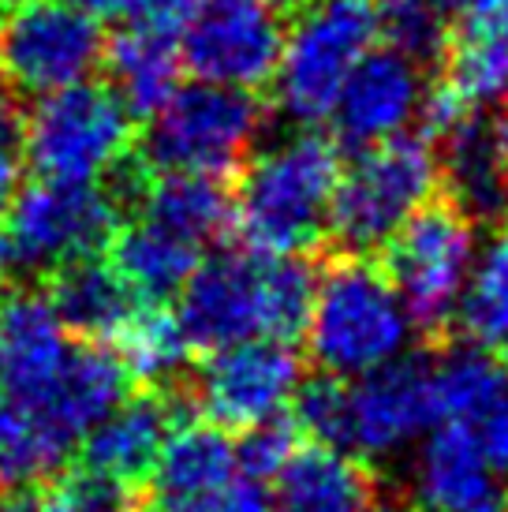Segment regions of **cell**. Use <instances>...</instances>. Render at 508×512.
<instances>
[{
  "instance_id": "6da1fadb",
  "label": "cell",
  "mask_w": 508,
  "mask_h": 512,
  "mask_svg": "<svg viewBox=\"0 0 508 512\" xmlns=\"http://www.w3.org/2000/svg\"><path fill=\"white\" fill-rule=\"evenodd\" d=\"M314 273L303 258L217 251L198 258L195 273L180 288L176 318L191 348H225L251 337L296 341L311 311Z\"/></svg>"
},
{
  "instance_id": "7a4b0ae2",
  "label": "cell",
  "mask_w": 508,
  "mask_h": 512,
  "mask_svg": "<svg viewBox=\"0 0 508 512\" xmlns=\"http://www.w3.org/2000/svg\"><path fill=\"white\" fill-rule=\"evenodd\" d=\"M340 146L314 128L281 135L243 161L232 228L247 251L303 258L325 236Z\"/></svg>"
},
{
  "instance_id": "3957f363",
  "label": "cell",
  "mask_w": 508,
  "mask_h": 512,
  "mask_svg": "<svg viewBox=\"0 0 508 512\" xmlns=\"http://www.w3.org/2000/svg\"><path fill=\"white\" fill-rule=\"evenodd\" d=\"M303 337L322 374L359 378L408 356L415 322L389 273L363 258H344L314 277Z\"/></svg>"
},
{
  "instance_id": "277c9868",
  "label": "cell",
  "mask_w": 508,
  "mask_h": 512,
  "mask_svg": "<svg viewBox=\"0 0 508 512\" xmlns=\"http://www.w3.org/2000/svg\"><path fill=\"white\" fill-rule=\"evenodd\" d=\"M438 184L441 161L426 135L404 131L359 146V154L340 165L325 232H333V240L352 255L378 251L426 202H434Z\"/></svg>"
},
{
  "instance_id": "5b68a950",
  "label": "cell",
  "mask_w": 508,
  "mask_h": 512,
  "mask_svg": "<svg viewBox=\"0 0 508 512\" xmlns=\"http://www.w3.org/2000/svg\"><path fill=\"white\" fill-rule=\"evenodd\" d=\"M378 42L374 0H318L284 27L281 57L269 75L284 120L318 128L329 120L340 90Z\"/></svg>"
},
{
  "instance_id": "8992f818",
  "label": "cell",
  "mask_w": 508,
  "mask_h": 512,
  "mask_svg": "<svg viewBox=\"0 0 508 512\" xmlns=\"http://www.w3.org/2000/svg\"><path fill=\"white\" fill-rule=\"evenodd\" d=\"M266 113L254 90L195 79L176 86L172 98L150 116L139 161L150 172H202L228 176L258 150Z\"/></svg>"
},
{
  "instance_id": "52a82bcc",
  "label": "cell",
  "mask_w": 508,
  "mask_h": 512,
  "mask_svg": "<svg viewBox=\"0 0 508 512\" xmlns=\"http://www.w3.org/2000/svg\"><path fill=\"white\" fill-rule=\"evenodd\" d=\"M135 150V116L124 109L109 83H71L42 94L27 113L23 154L38 176L53 180H98L101 172Z\"/></svg>"
},
{
  "instance_id": "ba28073f",
  "label": "cell",
  "mask_w": 508,
  "mask_h": 512,
  "mask_svg": "<svg viewBox=\"0 0 508 512\" xmlns=\"http://www.w3.org/2000/svg\"><path fill=\"white\" fill-rule=\"evenodd\" d=\"M385 247V273L415 329L434 333L452 326L479 251L475 217H467L456 202H426Z\"/></svg>"
},
{
  "instance_id": "9c48e42d",
  "label": "cell",
  "mask_w": 508,
  "mask_h": 512,
  "mask_svg": "<svg viewBox=\"0 0 508 512\" xmlns=\"http://www.w3.org/2000/svg\"><path fill=\"white\" fill-rule=\"evenodd\" d=\"M8 240L15 266L49 273L86 255H105L127 217L101 180H53L38 176L15 191L8 206Z\"/></svg>"
},
{
  "instance_id": "30bf717a",
  "label": "cell",
  "mask_w": 508,
  "mask_h": 512,
  "mask_svg": "<svg viewBox=\"0 0 508 512\" xmlns=\"http://www.w3.org/2000/svg\"><path fill=\"white\" fill-rule=\"evenodd\" d=\"M438 423L430 363L400 356L370 374L340 378L337 430L329 445H340L359 460H389Z\"/></svg>"
},
{
  "instance_id": "8fae6325",
  "label": "cell",
  "mask_w": 508,
  "mask_h": 512,
  "mask_svg": "<svg viewBox=\"0 0 508 512\" xmlns=\"http://www.w3.org/2000/svg\"><path fill=\"white\" fill-rule=\"evenodd\" d=\"M98 19L57 0H15L0 19V72L15 94H53L101 68Z\"/></svg>"
},
{
  "instance_id": "7c38bea8",
  "label": "cell",
  "mask_w": 508,
  "mask_h": 512,
  "mask_svg": "<svg viewBox=\"0 0 508 512\" xmlns=\"http://www.w3.org/2000/svg\"><path fill=\"white\" fill-rule=\"evenodd\" d=\"M303 389V359L292 341L251 337L213 348L195 374V408L221 430L281 419Z\"/></svg>"
},
{
  "instance_id": "4fadbf2b",
  "label": "cell",
  "mask_w": 508,
  "mask_h": 512,
  "mask_svg": "<svg viewBox=\"0 0 508 512\" xmlns=\"http://www.w3.org/2000/svg\"><path fill=\"white\" fill-rule=\"evenodd\" d=\"M284 42L273 0H206L180 30V64L202 83L258 90L269 83Z\"/></svg>"
},
{
  "instance_id": "5bb4252c",
  "label": "cell",
  "mask_w": 508,
  "mask_h": 512,
  "mask_svg": "<svg viewBox=\"0 0 508 512\" xmlns=\"http://www.w3.org/2000/svg\"><path fill=\"white\" fill-rule=\"evenodd\" d=\"M419 512H501L505 483L464 423H438L415 441L408 475Z\"/></svg>"
},
{
  "instance_id": "9a60e30c",
  "label": "cell",
  "mask_w": 508,
  "mask_h": 512,
  "mask_svg": "<svg viewBox=\"0 0 508 512\" xmlns=\"http://www.w3.org/2000/svg\"><path fill=\"white\" fill-rule=\"evenodd\" d=\"M426 94L423 64L396 53V49H370L348 75L329 124L352 146H370L393 139L419 120V105Z\"/></svg>"
},
{
  "instance_id": "2e32d148",
  "label": "cell",
  "mask_w": 508,
  "mask_h": 512,
  "mask_svg": "<svg viewBox=\"0 0 508 512\" xmlns=\"http://www.w3.org/2000/svg\"><path fill=\"white\" fill-rule=\"evenodd\" d=\"M127 382L124 363L109 344L75 341L57 378L27 412L64 453H71V445H79L86 430L127 397Z\"/></svg>"
},
{
  "instance_id": "e0dca14e",
  "label": "cell",
  "mask_w": 508,
  "mask_h": 512,
  "mask_svg": "<svg viewBox=\"0 0 508 512\" xmlns=\"http://www.w3.org/2000/svg\"><path fill=\"white\" fill-rule=\"evenodd\" d=\"M240 475L236 441L210 419L172 423L150 468L157 505L172 512H206L232 479Z\"/></svg>"
},
{
  "instance_id": "ac0fdd59",
  "label": "cell",
  "mask_w": 508,
  "mask_h": 512,
  "mask_svg": "<svg viewBox=\"0 0 508 512\" xmlns=\"http://www.w3.org/2000/svg\"><path fill=\"white\" fill-rule=\"evenodd\" d=\"M71 337L42 292L0 299V393L30 408L71 356Z\"/></svg>"
},
{
  "instance_id": "d6986e66",
  "label": "cell",
  "mask_w": 508,
  "mask_h": 512,
  "mask_svg": "<svg viewBox=\"0 0 508 512\" xmlns=\"http://www.w3.org/2000/svg\"><path fill=\"white\" fill-rule=\"evenodd\" d=\"M269 490L277 512H378L367 460L325 441L299 445Z\"/></svg>"
},
{
  "instance_id": "ffe728a7",
  "label": "cell",
  "mask_w": 508,
  "mask_h": 512,
  "mask_svg": "<svg viewBox=\"0 0 508 512\" xmlns=\"http://www.w3.org/2000/svg\"><path fill=\"white\" fill-rule=\"evenodd\" d=\"M45 277H49L45 299L60 318V326L68 329L75 341L109 344L116 337V329L127 322V314L142 303L127 288L124 277L113 270V262L101 255L64 262Z\"/></svg>"
},
{
  "instance_id": "44dd1931",
  "label": "cell",
  "mask_w": 508,
  "mask_h": 512,
  "mask_svg": "<svg viewBox=\"0 0 508 512\" xmlns=\"http://www.w3.org/2000/svg\"><path fill=\"white\" fill-rule=\"evenodd\" d=\"M176 423L165 389L124 397L83 434V464L109 471L124 483L139 486L157 460V449Z\"/></svg>"
},
{
  "instance_id": "7402d4cb",
  "label": "cell",
  "mask_w": 508,
  "mask_h": 512,
  "mask_svg": "<svg viewBox=\"0 0 508 512\" xmlns=\"http://www.w3.org/2000/svg\"><path fill=\"white\" fill-rule=\"evenodd\" d=\"M441 176H449L452 199L467 217H501L508 210V150L501 124L467 116L438 139Z\"/></svg>"
},
{
  "instance_id": "603a6c76",
  "label": "cell",
  "mask_w": 508,
  "mask_h": 512,
  "mask_svg": "<svg viewBox=\"0 0 508 512\" xmlns=\"http://www.w3.org/2000/svg\"><path fill=\"white\" fill-rule=\"evenodd\" d=\"M135 214L195 247H206L232 228V195L217 176L150 172L135 202Z\"/></svg>"
},
{
  "instance_id": "cb8c5ba5",
  "label": "cell",
  "mask_w": 508,
  "mask_h": 512,
  "mask_svg": "<svg viewBox=\"0 0 508 512\" xmlns=\"http://www.w3.org/2000/svg\"><path fill=\"white\" fill-rule=\"evenodd\" d=\"M101 68L109 72V90L124 101V109L135 120H150L172 98L184 72L172 38L146 34L139 27H127L113 42H105Z\"/></svg>"
},
{
  "instance_id": "d4e9b609",
  "label": "cell",
  "mask_w": 508,
  "mask_h": 512,
  "mask_svg": "<svg viewBox=\"0 0 508 512\" xmlns=\"http://www.w3.org/2000/svg\"><path fill=\"white\" fill-rule=\"evenodd\" d=\"M105 251H109L113 270L124 277L127 288L142 303H169V299H176L198 266L195 243L180 240V236H172V232L150 225V221L120 225Z\"/></svg>"
},
{
  "instance_id": "484cf974",
  "label": "cell",
  "mask_w": 508,
  "mask_h": 512,
  "mask_svg": "<svg viewBox=\"0 0 508 512\" xmlns=\"http://www.w3.org/2000/svg\"><path fill=\"white\" fill-rule=\"evenodd\" d=\"M113 344L127 378L150 385V389H169L191 359V341H187L180 318L165 311L161 303H139L127 314L124 326L116 329Z\"/></svg>"
},
{
  "instance_id": "4316f807",
  "label": "cell",
  "mask_w": 508,
  "mask_h": 512,
  "mask_svg": "<svg viewBox=\"0 0 508 512\" xmlns=\"http://www.w3.org/2000/svg\"><path fill=\"white\" fill-rule=\"evenodd\" d=\"M434 374V397H438L441 423H475L494 400L508 393V359L505 352L460 344L430 367Z\"/></svg>"
},
{
  "instance_id": "83f0119b",
  "label": "cell",
  "mask_w": 508,
  "mask_h": 512,
  "mask_svg": "<svg viewBox=\"0 0 508 512\" xmlns=\"http://www.w3.org/2000/svg\"><path fill=\"white\" fill-rule=\"evenodd\" d=\"M456 322L471 344L508 352V228H497L490 240L479 243Z\"/></svg>"
},
{
  "instance_id": "f1b7e54d",
  "label": "cell",
  "mask_w": 508,
  "mask_h": 512,
  "mask_svg": "<svg viewBox=\"0 0 508 512\" xmlns=\"http://www.w3.org/2000/svg\"><path fill=\"white\" fill-rule=\"evenodd\" d=\"M449 57V86L467 109L486 113L508 101V38L486 30H460L456 42L445 45Z\"/></svg>"
},
{
  "instance_id": "f546056e",
  "label": "cell",
  "mask_w": 508,
  "mask_h": 512,
  "mask_svg": "<svg viewBox=\"0 0 508 512\" xmlns=\"http://www.w3.org/2000/svg\"><path fill=\"white\" fill-rule=\"evenodd\" d=\"M64 449L49 438L27 408L0 393V486H34L64 464Z\"/></svg>"
},
{
  "instance_id": "4dcf8cb0",
  "label": "cell",
  "mask_w": 508,
  "mask_h": 512,
  "mask_svg": "<svg viewBox=\"0 0 508 512\" xmlns=\"http://www.w3.org/2000/svg\"><path fill=\"white\" fill-rule=\"evenodd\" d=\"M374 19L378 38H385L389 49L411 57L415 64L441 57L452 38V15L434 0H374Z\"/></svg>"
},
{
  "instance_id": "1f68e13d",
  "label": "cell",
  "mask_w": 508,
  "mask_h": 512,
  "mask_svg": "<svg viewBox=\"0 0 508 512\" xmlns=\"http://www.w3.org/2000/svg\"><path fill=\"white\" fill-rule=\"evenodd\" d=\"M135 483L90 464L60 471L42 494V512H135Z\"/></svg>"
},
{
  "instance_id": "d6a6232c",
  "label": "cell",
  "mask_w": 508,
  "mask_h": 512,
  "mask_svg": "<svg viewBox=\"0 0 508 512\" xmlns=\"http://www.w3.org/2000/svg\"><path fill=\"white\" fill-rule=\"evenodd\" d=\"M243 438L236 445V464H240V475H251V479H262V483H273L281 468L292 460V453L299 449V434L296 427H288L281 419H269V423H258V427L240 430Z\"/></svg>"
},
{
  "instance_id": "836d02e7",
  "label": "cell",
  "mask_w": 508,
  "mask_h": 512,
  "mask_svg": "<svg viewBox=\"0 0 508 512\" xmlns=\"http://www.w3.org/2000/svg\"><path fill=\"white\" fill-rule=\"evenodd\" d=\"M206 0H124L127 27H139L146 34H161V38H180L187 19L202 8Z\"/></svg>"
},
{
  "instance_id": "e575fe53",
  "label": "cell",
  "mask_w": 508,
  "mask_h": 512,
  "mask_svg": "<svg viewBox=\"0 0 508 512\" xmlns=\"http://www.w3.org/2000/svg\"><path fill=\"white\" fill-rule=\"evenodd\" d=\"M475 441H479V449L486 453V460L494 464L501 475H508V393L501 400H494L486 412L475 419V423H467Z\"/></svg>"
},
{
  "instance_id": "d590c367",
  "label": "cell",
  "mask_w": 508,
  "mask_h": 512,
  "mask_svg": "<svg viewBox=\"0 0 508 512\" xmlns=\"http://www.w3.org/2000/svg\"><path fill=\"white\" fill-rule=\"evenodd\" d=\"M206 512H277V505H273L269 483L251 479V475H236Z\"/></svg>"
},
{
  "instance_id": "8d00e7d4",
  "label": "cell",
  "mask_w": 508,
  "mask_h": 512,
  "mask_svg": "<svg viewBox=\"0 0 508 512\" xmlns=\"http://www.w3.org/2000/svg\"><path fill=\"white\" fill-rule=\"evenodd\" d=\"M23 139H27V113L12 86H0V154L23 157Z\"/></svg>"
},
{
  "instance_id": "74e56055",
  "label": "cell",
  "mask_w": 508,
  "mask_h": 512,
  "mask_svg": "<svg viewBox=\"0 0 508 512\" xmlns=\"http://www.w3.org/2000/svg\"><path fill=\"white\" fill-rule=\"evenodd\" d=\"M467 30H486L508 38V0H460Z\"/></svg>"
},
{
  "instance_id": "f35d334b",
  "label": "cell",
  "mask_w": 508,
  "mask_h": 512,
  "mask_svg": "<svg viewBox=\"0 0 508 512\" xmlns=\"http://www.w3.org/2000/svg\"><path fill=\"white\" fill-rule=\"evenodd\" d=\"M0 512H42V494L34 486H0Z\"/></svg>"
},
{
  "instance_id": "ab89813d",
  "label": "cell",
  "mask_w": 508,
  "mask_h": 512,
  "mask_svg": "<svg viewBox=\"0 0 508 512\" xmlns=\"http://www.w3.org/2000/svg\"><path fill=\"white\" fill-rule=\"evenodd\" d=\"M15 191H19V157L0 154V214H8Z\"/></svg>"
},
{
  "instance_id": "60d3db41",
  "label": "cell",
  "mask_w": 508,
  "mask_h": 512,
  "mask_svg": "<svg viewBox=\"0 0 508 512\" xmlns=\"http://www.w3.org/2000/svg\"><path fill=\"white\" fill-rule=\"evenodd\" d=\"M57 4H64V8H71V12H83L90 15V19H113L120 8H124V0H57Z\"/></svg>"
},
{
  "instance_id": "b9f144b4",
  "label": "cell",
  "mask_w": 508,
  "mask_h": 512,
  "mask_svg": "<svg viewBox=\"0 0 508 512\" xmlns=\"http://www.w3.org/2000/svg\"><path fill=\"white\" fill-rule=\"evenodd\" d=\"M15 270V251H12V240H8V232L0 228V288L8 285V277Z\"/></svg>"
},
{
  "instance_id": "7bdbcfd3",
  "label": "cell",
  "mask_w": 508,
  "mask_h": 512,
  "mask_svg": "<svg viewBox=\"0 0 508 512\" xmlns=\"http://www.w3.org/2000/svg\"><path fill=\"white\" fill-rule=\"evenodd\" d=\"M434 4H441V8H445V12H460V0H434Z\"/></svg>"
},
{
  "instance_id": "ee69618b",
  "label": "cell",
  "mask_w": 508,
  "mask_h": 512,
  "mask_svg": "<svg viewBox=\"0 0 508 512\" xmlns=\"http://www.w3.org/2000/svg\"><path fill=\"white\" fill-rule=\"evenodd\" d=\"M501 135H505V150H508V120L501 124Z\"/></svg>"
},
{
  "instance_id": "f6af8a7d",
  "label": "cell",
  "mask_w": 508,
  "mask_h": 512,
  "mask_svg": "<svg viewBox=\"0 0 508 512\" xmlns=\"http://www.w3.org/2000/svg\"><path fill=\"white\" fill-rule=\"evenodd\" d=\"M135 512H139V509H135ZM146 512H172V509H161V505H157V509H146Z\"/></svg>"
},
{
  "instance_id": "bcb514c9",
  "label": "cell",
  "mask_w": 508,
  "mask_h": 512,
  "mask_svg": "<svg viewBox=\"0 0 508 512\" xmlns=\"http://www.w3.org/2000/svg\"><path fill=\"white\" fill-rule=\"evenodd\" d=\"M273 4H277V8H284V4H292V0H273Z\"/></svg>"
},
{
  "instance_id": "7dc6e473",
  "label": "cell",
  "mask_w": 508,
  "mask_h": 512,
  "mask_svg": "<svg viewBox=\"0 0 508 512\" xmlns=\"http://www.w3.org/2000/svg\"><path fill=\"white\" fill-rule=\"evenodd\" d=\"M0 19H4V0H0Z\"/></svg>"
},
{
  "instance_id": "c3c4849f",
  "label": "cell",
  "mask_w": 508,
  "mask_h": 512,
  "mask_svg": "<svg viewBox=\"0 0 508 512\" xmlns=\"http://www.w3.org/2000/svg\"><path fill=\"white\" fill-rule=\"evenodd\" d=\"M501 512H508V498H505V505H501Z\"/></svg>"
}]
</instances>
